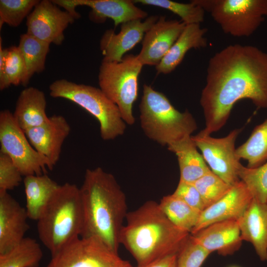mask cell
Returning <instances> with one entry per match:
<instances>
[{"label": "cell", "instance_id": "obj_2", "mask_svg": "<svg viewBox=\"0 0 267 267\" xmlns=\"http://www.w3.org/2000/svg\"><path fill=\"white\" fill-rule=\"evenodd\" d=\"M80 189L84 215L80 237H97L118 253L128 213L125 193L114 176L100 167L86 170Z\"/></svg>", "mask_w": 267, "mask_h": 267}, {"label": "cell", "instance_id": "obj_28", "mask_svg": "<svg viewBox=\"0 0 267 267\" xmlns=\"http://www.w3.org/2000/svg\"><path fill=\"white\" fill-rule=\"evenodd\" d=\"M238 158L247 161L249 168L258 167L267 161V119L257 126L245 142L236 149Z\"/></svg>", "mask_w": 267, "mask_h": 267}, {"label": "cell", "instance_id": "obj_27", "mask_svg": "<svg viewBox=\"0 0 267 267\" xmlns=\"http://www.w3.org/2000/svg\"><path fill=\"white\" fill-rule=\"evenodd\" d=\"M43 257L36 240L25 237L14 247L0 254V267H39Z\"/></svg>", "mask_w": 267, "mask_h": 267}, {"label": "cell", "instance_id": "obj_13", "mask_svg": "<svg viewBox=\"0 0 267 267\" xmlns=\"http://www.w3.org/2000/svg\"><path fill=\"white\" fill-rule=\"evenodd\" d=\"M52 1L62 7L76 19L81 17L76 10L78 6H87L91 9L89 16L94 22L101 23L111 19L115 27L135 19L147 18L148 13L130 0H53Z\"/></svg>", "mask_w": 267, "mask_h": 267}, {"label": "cell", "instance_id": "obj_31", "mask_svg": "<svg viewBox=\"0 0 267 267\" xmlns=\"http://www.w3.org/2000/svg\"><path fill=\"white\" fill-rule=\"evenodd\" d=\"M238 176L250 192L253 198L267 203V161L263 165L249 168L241 165Z\"/></svg>", "mask_w": 267, "mask_h": 267}, {"label": "cell", "instance_id": "obj_24", "mask_svg": "<svg viewBox=\"0 0 267 267\" xmlns=\"http://www.w3.org/2000/svg\"><path fill=\"white\" fill-rule=\"evenodd\" d=\"M177 156L180 171L179 181L193 183L212 171L191 136L168 149Z\"/></svg>", "mask_w": 267, "mask_h": 267}, {"label": "cell", "instance_id": "obj_1", "mask_svg": "<svg viewBox=\"0 0 267 267\" xmlns=\"http://www.w3.org/2000/svg\"><path fill=\"white\" fill-rule=\"evenodd\" d=\"M248 99L267 108V53L251 45H228L209 59L200 103L211 135L227 122L234 104Z\"/></svg>", "mask_w": 267, "mask_h": 267}, {"label": "cell", "instance_id": "obj_14", "mask_svg": "<svg viewBox=\"0 0 267 267\" xmlns=\"http://www.w3.org/2000/svg\"><path fill=\"white\" fill-rule=\"evenodd\" d=\"M159 17L152 15L143 21L135 19L122 23L118 33L113 29L107 30L100 41V48L103 55L102 61H121L124 54L143 40L145 33Z\"/></svg>", "mask_w": 267, "mask_h": 267}, {"label": "cell", "instance_id": "obj_15", "mask_svg": "<svg viewBox=\"0 0 267 267\" xmlns=\"http://www.w3.org/2000/svg\"><path fill=\"white\" fill-rule=\"evenodd\" d=\"M185 24L160 16L145 33L137 57L143 65L156 66L178 39Z\"/></svg>", "mask_w": 267, "mask_h": 267}, {"label": "cell", "instance_id": "obj_9", "mask_svg": "<svg viewBox=\"0 0 267 267\" xmlns=\"http://www.w3.org/2000/svg\"><path fill=\"white\" fill-rule=\"evenodd\" d=\"M0 152L11 159L23 176H40L46 174L47 169H53L50 161L32 146L7 109L0 112Z\"/></svg>", "mask_w": 267, "mask_h": 267}, {"label": "cell", "instance_id": "obj_17", "mask_svg": "<svg viewBox=\"0 0 267 267\" xmlns=\"http://www.w3.org/2000/svg\"><path fill=\"white\" fill-rule=\"evenodd\" d=\"M71 127L61 115H54L43 125L24 131L34 149L47 158L54 167L58 161L63 144Z\"/></svg>", "mask_w": 267, "mask_h": 267}, {"label": "cell", "instance_id": "obj_32", "mask_svg": "<svg viewBox=\"0 0 267 267\" xmlns=\"http://www.w3.org/2000/svg\"><path fill=\"white\" fill-rule=\"evenodd\" d=\"M39 0H0V29L4 24L9 26H19L30 14Z\"/></svg>", "mask_w": 267, "mask_h": 267}, {"label": "cell", "instance_id": "obj_8", "mask_svg": "<svg viewBox=\"0 0 267 267\" xmlns=\"http://www.w3.org/2000/svg\"><path fill=\"white\" fill-rule=\"evenodd\" d=\"M227 34L249 37L267 15V0H194Z\"/></svg>", "mask_w": 267, "mask_h": 267}, {"label": "cell", "instance_id": "obj_30", "mask_svg": "<svg viewBox=\"0 0 267 267\" xmlns=\"http://www.w3.org/2000/svg\"><path fill=\"white\" fill-rule=\"evenodd\" d=\"M139 3L161 7L178 15L185 25L200 24L204 20L205 10L194 0L184 3L170 0H134Z\"/></svg>", "mask_w": 267, "mask_h": 267}, {"label": "cell", "instance_id": "obj_16", "mask_svg": "<svg viewBox=\"0 0 267 267\" xmlns=\"http://www.w3.org/2000/svg\"><path fill=\"white\" fill-rule=\"evenodd\" d=\"M253 199L246 185L240 180L223 197L201 212L190 234L217 222L237 220L244 213Z\"/></svg>", "mask_w": 267, "mask_h": 267}, {"label": "cell", "instance_id": "obj_26", "mask_svg": "<svg viewBox=\"0 0 267 267\" xmlns=\"http://www.w3.org/2000/svg\"><path fill=\"white\" fill-rule=\"evenodd\" d=\"M159 206L173 224L190 233L196 226L202 212L173 194L164 196Z\"/></svg>", "mask_w": 267, "mask_h": 267}, {"label": "cell", "instance_id": "obj_7", "mask_svg": "<svg viewBox=\"0 0 267 267\" xmlns=\"http://www.w3.org/2000/svg\"><path fill=\"white\" fill-rule=\"evenodd\" d=\"M143 66L137 55L127 54L119 62L102 61L99 67V89L118 107L123 120L130 125L135 122L133 108Z\"/></svg>", "mask_w": 267, "mask_h": 267}, {"label": "cell", "instance_id": "obj_21", "mask_svg": "<svg viewBox=\"0 0 267 267\" xmlns=\"http://www.w3.org/2000/svg\"><path fill=\"white\" fill-rule=\"evenodd\" d=\"M207 29L200 24L186 25L182 32L160 62L155 66L158 74H168L181 62L192 48L200 49L207 45L205 35Z\"/></svg>", "mask_w": 267, "mask_h": 267}, {"label": "cell", "instance_id": "obj_20", "mask_svg": "<svg viewBox=\"0 0 267 267\" xmlns=\"http://www.w3.org/2000/svg\"><path fill=\"white\" fill-rule=\"evenodd\" d=\"M237 221L242 240L253 245L261 261H267V203L253 199Z\"/></svg>", "mask_w": 267, "mask_h": 267}, {"label": "cell", "instance_id": "obj_22", "mask_svg": "<svg viewBox=\"0 0 267 267\" xmlns=\"http://www.w3.org/2000/svg\"><path fill=\"white\" fill-rule=\"evenodd\" d=\"M46 100L44 92L35 87L26 88L19 94L12 113L18 126L25 131L46 122Z\"/></svg>", "mask_w": 267, "mask_h": 267}, {"label": "cell", "instance_id": "obj_4", "mask_svg": "<svg viewBox=\"0 0 267 267\" xmlns=\"http://www.w3.org/2000/svg\"><path fill=\"white\" fill-rule=\"evenodd\" d=\"M37 222L39 239L51 255L80 237L84 215L80 188L68 182L59 185Z\"/></svg>", "mask_w": 267, "mask_h": 267}, {"label": "cell", "instance_id": "obj_34", "mask_svg": "<svg viewBox=\"0 0 267 267\" xmlns=\"http://www.w3.org/2000/svg\"><path fill=\"white\" fill-rule=\"evenodd\" d=\"M210 254L190 235L177 254L176 267H201Z\"/></svg>", "mask_w": 267, "mask_h": 267}, {"label": "cell", "instance_id": "obj_39", "mask_svg": "<svg viewBox=\"0 0 267 267\" xmlns=\"http://www.w3.org/2000/svg\"></svg>", "mask_w": 267, "mask_h": 267}, {"label": "cell", "instance_id": "obj_18", "mask_svg": "<svg viewBox=\"0 0 267 267\" xmlns=\"http://www.w3.org/2000/svg\"><path fill=\"white\" fill-rule=\"evenodd\" d=\"M25 208L8 191H0V254L18 245L29 228Z\"/></svg>", "mask_w": 267, "mask_h": 267}, {"label": "cell", "instance_id": "obj_23", "mask_svg": "<svg viewBox=\"0 0 267 267\" xmlns=\"http://www.w3.org/2000/svg\"><path fill=\"white\" fill-rule=\"evenodd\" d=\"M23 182L29 219L37 221L59 185L46 174L26 176Z\"/></svg>", "mask_w": 267, "mask_h": 267}, {"label": "cell", "instance_id": "obj_38", "mask_svg": "<svg viewBox=\"0 0 267 267\" xmlns=\"http://www.w3.org/2000/svg\"><path fill=\"white\" fill-rule=\"evenodd\" d=\"M122 267H133L131 264L128 262L127 261L125 265Z\"/></svg>", "mask_w": 267, "mask_h": 267}, {"label": "cell", "instance_id": "obj_36", "mask_svg": "<svg viewBox=\"0 0 267 267\" xmlns=\"http://www.w3.org/2000/svg\"><path fill=\"white\" fill-rule=\"evenodd\" d=\"M173 194L200 211L206 209L199 191L193 183L179 181Z\"/></svg>", "mask_w": 267, "mask_h": 267}, {"label": "cell", "instance_id": "obj_25", "mask_svg": "<svg viewBox=\"0 0 267 267\" xmlns=\"http://www.w3.org/2000/svg\"><path fill=\"white\" fill-rule=\"evenodd\" d=\"M50 44L26 33L21 35L18 47L25 64L22 85L26 86L35 74L44 70Z\"/></svg>", "mask_w": 267, "mask_h": 267}, {"label": "cell", "instance_id": "obj_11", "mask_svg": "<svg viewBox=\"0 0 267 267\" xmlns=\"http://www.w3.org/2000/svg\"><path fill=\"white\" fill-rule=\"evenodd\" d=\"M240 132V129H235L222 138H214L200 133L191 136L210 170L231 186L240 180L238 171L242 164L235 147V140Z\"/></svg>", "mask_w": 267, "mask_h": 267}, {"label": "cell", "instance_id": "obj_3", "mask_svg": "<svg viewBox=\"0 0 267 267\" xmlns=\"http://www.w3.org/2000/svg\"><path fill=\"white\" fill-rule=\"evenodd\" d=\"M126 220L120 243L134 258L137 266L178 254L190 235L173 224L159 203L153 200L128 212Z\"/></svg>", "mask_w": 267, "mask_h": 267}, {"label": "cell", "instance_id": "obj_5", "mask_svg": "<svg viewBox=\"0 0 267 267\" xmlns=\"http://www.w3.org/2000/svg\"><path fill=\"white\" fill-rule=\"evenodd\" d=\"M141 127L145 135L168 149L187 137L197 128L188 111L176 109L163 93L144 84L139 104Z\"/></svg>", "mask_w": 267, "mask_h": 267}, {"label": "cell", "instance_id": "obj_10", "mask_svg": "<svg viewBox=\"0 0 267 267\" xmlns=\"http://www.w3.org/2000/svg\"><path fill=\"white\" fill-rule=\"evenodd\" d=\"M126 262L99 238L79 237L51 255L45 267H122Z\"/></svg>", "mask_w": 267, "mask_h": 267}, {"label": "cell", "instance_id": "obj_35", "mask_svg": "<svg viewBox=\"0 0 267 267\" xmlns=\"http://www.w3.org/2000/svg\"><path fill=\"white\" fill-rule=\"evenodd\" d=\"M22 176L11 159L0 152V191L14 189L20 184Z\"/></svg>", "mask_w": 267, "mask_h": 267}, {"label": "cell", "instance_id": "obj_6", "mask_svg": "<svg viewBox=\"0 0 267 267\" xmlns=\"http://www.w3.org/2000/svg\"><path fill=\"white\" fill-rule=\"evenodd\" d=\"M49 90L52 97L69 100L96 118L102 139L112 140L125 133L126 124L118 107L99 88L59 79L49 85Z\"/></svg>", "mask_w": 267, "mask_h": 267}, {"label": "cell", "instance_id": "obj_33", "mask_svg": "<svg viewBox=\"0 0 267 267\" xmlns=\"http://www.w3.org/2000/svg\"><path fill=\"white\" fill-rule=\"evenodd\" d=\"M193 184L199 191L206 208L221 199L233 186L226 183L212 171Z\"/></svg>", "mask_w": 267, "mask_h": 267}, {"label": "cell", "instance_id": "obj_37", "mask_svg": "<svg viewBox=\"0 0 267 267\" xmlns=\"http://www.w3.org/2000/svg\"><path fill=\"white\" fill-rule=\"evenodd\" d=\"M177 258V254L171 255L137 267H176Z\"/></svg>", "mask_w": 267, "mask_h": 267}, {"label": "cell", "instance_id": "obj_19", "mask_svg": "<svg viewBox=\"0 0 267 267\" xmlns=\"http://www.w3.org/2000/svg\"><path fill=\"white\" fill-rule=\"evenodd\" d=\"M191 238L210 254L217 252L222 256L233 254L243 240L237 220L217 222L190 234Z\"/></svg>", "mask_w": 267, "mask_h": 267}, {"label": "cell", "instance_id": "obj_29", "mask_svg": "<svg viewBox=\"0 0 267 267\" xmlns=\"http://www.w3.org/2000/svg\"><path fill=\"white\" fill-rule=\"evenodd\" d=\"M0 38V89L21 85L25 64L18 46L3 48Z\"/></svg>", "mask_w": 267, "mask_h": 267}, {"label": "cell", "instance_id": "obj_12", "mask_svg": "<svg viewBox=\"0 0 267 267\" xmlns=\"http://www.w3.org/2000/svg\"><path fill=\"white\" fill-rule=\"evenodd\" d=\"M75 19L51 0H40L27 17L26 33L49 44L59 45L64 39V31Z\"/></svg>", "mask_w": 267, "mask_h": 267}]
</instances>
